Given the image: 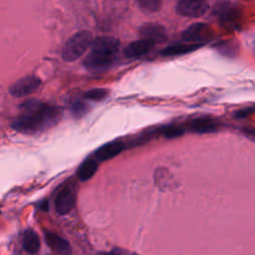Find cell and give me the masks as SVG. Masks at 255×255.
I'll return each instance as SVG.
<instances>
[{
  "label": "cell",
  "instance_id": "6da1fadb",
  "mask_svg": "<svg viewBox=\"0 0 255 255\" xmlns=\"http://www.w3.org/2000/svg\"><path fill=\"white\" fill-rule=\"evenodd\" d=\"M19 108L21 114L13 120L11 128L25 134L43 132L58 125L63 116L59 107L47 105L35 99L23 102Z\"/></svg>",
  "mask_w": 255,
  "mask_h": 255
},
{
  "label": "cell",
  "instance_id": "7a4b0ae2",
  "mask_svg": "<svg viewBox=\"0 0 255 255\" xmlns=\"http://www.w3.org/2000/svg\"><path fill=\"white\" fill-rule=\"evenodd\" d=\"M120 50V41L113 36L97 37L85 57L83 65L91 73H101L109 70L115 63Z\"/></svg>",
  "mask_w": 255,
  "mask_h": 255
},
{
  "label": "cell",
  "instance_id": "3957f363",
  "mask_svg": "<svg viewBox=\"0 0 255 255\" xmlns=\"http://www.w3.org/2000/svg\"><path fill=\"white\" fill-rule=\"evenodd\" d=\"M93 36L90 31L83 30L75 33L64 44L61 57L66 62H74L79 59L87 50L91 48Z\"/></svg>",
  "mask_w": 255,
  "mask_h": 255
},
{
  "label": "cell",
  "instance_id": "277c9868",
  "mask_svg": "<svg viewBox=\"0 0 255 255\" xmlns=\"http://www.w3.org/2000/svg\"><path fill=\"white\" fill-rule=\"evenodd\" d=\"M42 81L35 75H28L15 81L9 89L13 97L22 98L35 93L41 87Z\"/></svg>",
  "mask_w": 255,
  "mask_h": 255
},
{
  "label": "cell",
  "instance_id": "5b68a950",
  "mask_svg": "<svg viewBox=\"0 0 255 255\" xmlns=\"http://www.w3.org/2000/svg\"><path fill=\"white\" fill-rule=\"evenodd\" d=\"M209 9V4L206 1H190V0H179L176 2V12L188 18H197L204 15Z\"/></svg>",
  "mask_w": 255,
  "mask_h": 255
},
{
  "label": "cell",
  "instance_id": "8992f818",
  "mask_svg": "<svg viewBox=\"0 0 255 255\" xmlns=\"http://www.w3.org/2000/svg\"><path fill=\"white\" fill-rule=\"evenodd\" d=\"M75 202H76V194L74 189L71 186H65L56 195V198H55L56 211L61 215H65L73 209Z\"/></svg>",
  "mask_w": 255,
  "mask_h": 255
},
{
  "label": "cell",
  "instance_id": "52a82bcc",
  "mask_svg": "<svg viewBox=\"0 0 255 255\" xmlns=\"http://www.w3.org/2000/svg\"><path fill=\"white\" fill-rule=\"evenodd\" d=\"M220 128V123L209 116H202L193 119L189 123V130L196 133H209L217 131Z\"/></svg>",
  "mask_w": 255,
  "mask_h": 255
},
{
  "label": "cell",
  "instance_id": "ba28073f",
  "mask_svg": "<svg viewBox=\"0 0 255 255\" xmlns=\"http://www.w3.org/2000/svg\"><path fill=\"white\" fill-rule=\"evenodd\" d=\"M126 148V143L122 139L107 142L96 149L94 156L98 161H106L120 154Z\"/></svg>",
  "mask_w": 255,
  "mask_h": 255
},
{
  "label": "cell",
  "instance_id": "9c48e42d",
  "mask_svg": "<svg viewBox=\"0 0 255 255\" xmlns=\"http://www.w3.org/2000/svg\"><path fill=\"white\" fill-rule=\"evenodd\" d=\"M209 28L204 23H193L181 33V39L186 43H201L209 35Z\"/></svg>",
  "mask_w": 255,
  "mask_h": 255
},
{
  "label": "cell",
  "instance_id": "30bf717a",
  "mask_svg": "<svg viewBox=\"0 0 255 255\" xmlns=\"http://www.w3.org/2000/svg\"><path fill=\"white\" fill-rule=\"evenodd\" d=\"M155 45V43L149 40L140 38L139 40L133 41L127 45L124 49V55L128 59H137L148 54Z\"/></svg>",
  "mask_w": 255,
  "mask_h": 255
},
{
  "label": "cell",
  "instance_id": "8fae6325",
  "mask_svg": "<svg viewBox=\"0 0 255 255\" xmlns=\"http://www.w3.org/2000/svg\"><path fill=\"white\" fill-rule=\"evenodd\" d=\"M141 39L149 40L155 44L162 43L167 39L166 31L163 26L155 23H146L139 28Z\"/></svg>",
  "mask_w": 255,
  "mask_h": 255
},
{
  "label": "cell",
  "instance_id": "7c38bea8",
  "mask_svg": "<svg viewBox=\"0 0 255 255\" xmlns=\"http://www.w3.org/2000/svg\"><path fill=\"white\" fill-rule=\"evenodd\" d=\"M45 240L48 246L58 255H72L70 244L67 240L60 237L59 235L52 232H47L45 234Z\"/></svg>",
  "mask_w": 255,
  "mask_h": 255
},
{
  "label": "cell",
  "instance_id": "4fadbf2b",
  "mask_svg": "<svg viewBox=\"0 0 255 255\" xmlns=\"http://www.w3.org/2000/svg\"><path fill=\"white\" fill-rule=\"evenodd\" d=\"M202 45L203 44H199V43H186V42L177 43V44H173V45L163 48L160 51V55L161 56L183 55V54H187V53H190V52H193V51L199 49Z\"/></svg>",
  "mask_w": 255,
  "mask_h": 255
},
{
  "label": "cell",
  "instance_id": "5bb4252c",
  "mask_svg": "<svg viewBox=\"0 0 255 255\" xmlns=\"http://www.w3.org/2000/svg\"><path fill=\"white\" fill-rule=\"evenodd\" d=\"M99 161L95 157H87L79 166L77 176L81 181H87L97 172Z\"/></svg>",
  "mask_w": 255,
  "mask_h": 255
},
{
  "label": "cell",
  "instance_id": "9a60e30c",
  "mask_svg": "<svg viewBox=\"0 0 255 255\" xmlns=\"http://www.w3.org/2000/svg\"><path fill=\"white\" fill-rule=\"evenodd\" d=\"M23 247L29 253H37L40 249V241L37 233L32 229L25 230L23 234Z\"/></svg>",
  "mask_w": 255,
  "mask_h": 255
},
{
  "label": "cell",
  "instance_id": "2e32d148",
  "mask_svg": "<svg viewBox=\"0 0 255 255\" xmlns=\"http://www.w3.org/2000/svg\"><path fill=\"white\" fill-rule=\"evenodd\" d=\"M109 94V90L105 89V88H96V89H91L87 92H85L84 94V98L90 101H102L105 98H107Z\"/></svg>",
  "mask_w": 255,
  "mask_h": 255
},
{
  "label": "cell",
  "instance_id": "e0dca14e",
  "mask_svg": "<svg viewBox=\"0 0 255 255\" xmlns=\"http://www.w3.org/2000/svg\"><path fill=\"white\" fill-rule=\"evenodd\" d=\"M160 131H161V133L164 137L173 138V137H177V136L182 135L185 131V128H182L181 126H178V125H169V126H166V127L162 128Z\"/></svg>",
  "mask_w": 255,
  "mask_h": 255
},
{
  "label": "cell",
  "instance_id": "ac0fdd59",
  "mask_svg": "<svg viewBox=\"0 0 255 255\" xmlns=\"http://www.w3.org/2000/svg\"><path fill=\"white\" fill-rule=\"evenodd\" d=\"M138 6L147 12H156L160 10L162 2L160 0H139L137 1Z\"/></svg>",
  "mask_w": 255,
  "mask_h": 255
},
{
  "label": "cell",
  "instance_id": "d6986e66",
  "mask_svg": "<svg viewBox=\"0 0 255 255\" xmlns=\"http://www.w3.org/2000/svg\"><path fill=\"white\" fill-rule=\"evenodd\" d=\"M89 107L82 101H75L71 104V114L76 118H82L88 113Z\"/></svg>",
  "mask_w": 255,
  "mask_h": 255
},
{
  "label": "cell",
  "instance_id": "ffe728a7",
  "mask_svg": "<svg viewBox=\"0 0 255 255\" xmlns=\"http://www.w3.org/2000/svg\"><path fill=\"white\" fill-rule=\"evenodd\" d=\"M253 113H255V106H251V107H248V108H245L243 110H240V111L236 112L235 117L240 118V119L241 118H246L247 116H249Z\"/></svg>",
  "mask_w": 255,
  "mask_h": 255
},
{
  "label": "cell",
  "instance_id": "44dd1931",
  "mask_svg": "<svg viewBox=\"0 0 255 255\" xmlns=\"http://www.w3.org/2000/svg\"><path fill=\"white\" fill-rule=\"evenodd\" d=\"M243 131H244V133L247 136H249L250 138H252L255 141V130L254 129H247V128H245Z\"/></svg>",
  "mask_w": 255,
  "mask_h": 255
},
{
  "label": "cell",
  "instance_id": "7402d4cb",
  "mask_svg": "<svg viewBox=\"0 0 255 255\" xmlns=\"http://www.w3.org/2000/svg\"><path fill=\"white\" fill-rule=\"evenodd\" d=\"M40 206H41V208H42V209L47 210V209L49 208V203H48L47 201H44V202H42V204H41Z\"/></svg>",
  "mask_w": 255,
  "mask_h": 255
},
{
  "label": "cell",
  "instance_id": "603a6c76",
  "mask_svg": "<svg viewBox=\"0 0 255 255\" xmlns=\"http://www.w3.org/2000/svg\"><path fill=\"white\" fill-rule=\"evenodd\" d=\"M102 255H117V254H115V253H103Z\"/></svg>",
  "mask_w": 255,
  "mask_h": 255
},
{
  "label": "cell",
  "instance_id": "cb8c5ba5",
  "mask_svg": "<svg viewBox=\"0 0 255 255\" xmlns=\"http://www.w3.org/2000/svg\"><path fill=\"white\" fill-rule=\"evenodd\" d=\"M254 48H255V47H254Z\"/></svg>",
  "mask_w": 255,
  "mask_h": 255
}]
</instances>
